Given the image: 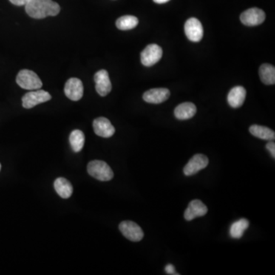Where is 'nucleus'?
<instances>
[{"label": "nucleus", "instance_id": "1", "mask_svg": "<svg viewBox=\"0 0 275 275\" xmlns=\"http://www.w3.org/2000/svg\"><path fill=\"white\" fill-rule=\"evenodd\" d=\"M25 6L26 13L35 19L56 16L61 11L59 5L52 0H31Z\"/></svg>", "mask_w": 275, "mask_h": 275}, {"label": "nucleus", "instance_id": "2", "mask_svg": "<svg viewBox=\"0 0 275 275\" xmlns=\"http://www.w3.org/2000/svg\"><path fill=\"white\" fill-rule=\"evenodd\" d=\"M87 171L91 177L100 181H109L113 178V171L103 161H92L87 165Z\"/></svg>", "mask_w": 275, "mask_h": 275}, {"label": "nucleus", "instance_id": "3", "mask_svg": "<svg viewBox=\"0 0 275 275\" xmlns=\"http://www.w3.org/2000/svg\"><path fill=\"white\" fill-rule=\"evenodd\" d=\"M16 83L20 87L28 90L39 89L42 86V82L36 73L30 70H21L16 77Z\"/></svg>", "mask_w": 275, "mask_h": 275}, {"label": "nucleus", "instance_id": "4", "mask_svg": "<svg viewBox=\"0 0 275 275\" xmlns=\"http://www.w3.org/2000/svg\"><path fill=\"white\" fill-rule=\"evenodd\" d=\"M52 99V96L47 91L42 89H35L25 94L22 97V106L26 109H32L37 105L45 103Z\"/></svg>", "mask_w": 275, "mask_h": 275}, {"label": "nucleus", "instance_id": "5", "mask_svg": "<svg viewBox=\"0 0 275 275\" xmlns=\"http://www.w3.org/2000/svg\"><path fill=\"white\" fill-rule=\"evenodd\" d=\"M163 55V51L160 46L155 44H148L141 53V61L144 66L151 67L157 64Z\"/></svg>", "mask_w": 275, "mask_h": 275}, {"label": "nucleus", "instance_id": "6", "mask_svg": "<svg viewBox=\"0 0 275 275\" xmlns=\"http://www.w3.org/2000/svg\"><path fill=\"white\" fill-rule=\"evenodd\" d=\"M119 228L122 234L132 242H139L143 239V231L135 222L132 221H123L120 224Z\"/></svg>", "mask_w": 275, "mask_h": 275}, {"label": "nucleus", "instance_id": "7", "mask_svg": "<svg viewBox=\"0 0 275 275\" xmlns=\"http://www.w3.org/2000/svg\"><path fill=\"white\" fill-rule=\"evenodd\" d=\"M240 20L246 26H259L265 21V13L259 8H251L241 14Z\"/></svg>", "mask_w": 275, "mask_h": 275}, {"label": "nucleus", "instance_id": "8", "mask_svg": "<svg viewBox=\"0 0 275 275\" xmlns=\"http://www.w3.org/2000/svg\"><path fill=\"white\" fill-rule=\"evenodd\" d=\"M209 165V159L204 154H197L191 157L185 165L184 174L186 176H193L201 170L206 168Z\"/></svg>", "mask_w": 275, "mask_h": 275}, {"label": "nucleus", "instance_id": "9", "mask_svg": "<svg viewBox=\"0 0 275 275\" xmlns=\"http://www.w3.org/2000/svg\"><path fill=\"white\" fill-rule=\"evenodd\" d=\"M185 31L186 36L190 41L199 42L203 38V26L197 18H189L185 23Z\"/></svg>", "mask_w": 275, "mask_h": 275}, {"label": "nucleus", "instance_id": "10", "mask_svg": "<svg viewBox=\"0 0 275 275\" xmlns=\"http://www.w3.org/2000/svg\"><path fill=\"white\" fill-rule=\"evenodd\" d=\"M96 90L101 97H106L112 90V83L106 70H100L94 75Z\"/></svg>", "mask_w": 275, "mask_h": 275}, {"label": "nucleus", "instance_id": "11", "mask_svg": "<svg viewBox=\"0 0 275 275\" xmlns=\"http://www.w3.org/2000/svg\"><path fill=\"white\" fill-rule=\"evenodd\" d=\"M66 97L72 101H78L83 97V86L81 80L78 78L69 79L64 86Z\"/></svg>", "mask_w": 275, "mask_h": 275}, {"label": "nucleus", "instance_id": "12", "mask_svg": "<svg viewBox=\"0 0 275 275\" xmlns=\"http://www.w3.org/2000/svg\"><path fill=\"white\" fill-rule=\"evenodd\" d=\"M94 132L98 136L110 138L115 134V128L108 119L99 117L93 123Z\"/></svg>", "mask_w": 275, "mask_h": 275}, {"label": "nucleus", "instance_id": "13", "mask_svg": "<svg viewBox=\"0 0 275 275\" xmlns=\"http://www.w3.org/2000/svg\"><path fill=\"white\" fill-rule=\"evenodd\" d=\"M169 97V89L167 88H155L146 91L143 94V100L148 103L159 104L166 101Z\"/></svg>", "mask_w": 275, "mask_h": 275}, {"label": "nucleus", "instance_id": "14", "mask_svg": "<svg viewBox=\"0 0 275 275\" xmlns=\"http://www.w3.org/2000/svg\"><path fill=\"white\" fill-rule=\"evenodd\" d=\"M208 212L207 207L201 200H194L189 203L185 210V219L187 221H191L197 217L205 216Z\"/></svg>", "mask_w": 275, "mask_h": 275}, {"label": "nucleus", "instance_id": "15", "mask_svg": "<svg viewBox=\"0 0 275 275\" xmlns=\"http://www.w3.org/2000/svg\"><path fill=\"white\" fill-rule=\"evenodd\" d=\"M246 97V90L243 86H237L233 87L228 94V104L233 108H239L243 105Z\"/></svg>", "mask_w": 275, "mask_h": 275}, {"label": "nucleus", "instance_id": "16", "mask_svg": "<svg viewBox=\"0 0 275 275\" xmlns=\"http://www.w3.org/2000/svg\"><path fill=\"white\" fill-rule=\"evenodd\" d=\"M197 112V107L192 103H184L174 109V116L177 120H187L193 118Z\"/></svg>", "mask_w": 275, "mask_h": 275}, {"label": "nucleus", "instance_id": "17", "mask_svg": "<svg viewBox=\"0 0 275 275\" xmlns=\"http://www.w3.org/2000/svg\"><path fill=\"white\" fill-rule=\"evenodd\" d=\"M55 191L60 197L67 199L71 197L73 194V187L67 179L59 177L56 179L54 184Z\"/></svg>", "mask_w": 275, "mask_h": 275}, {"label": "nucleus", "instance_id": "18", "mask_svg": "<svg viewBox=\"0 0 275 275\" xmlns=\"http://www.w3.org/2000/svg\"><path fill=\"white\" fill-rule=\"evenodd\" d=\"M249 132L255 137L263 139V140L274 141L275 139L274 131L265 126L253 125L249 128Z\"/></svg>", "mask_w": 275, "mask_h": 275}, {"label": "nucleus", "instance_id": "19", "mask_svg": "<svg viewBox=\"0 0 275 275\" xmlns=\"http://www.w3.org/2000/svg\"><path fill=\"white\" fill-rule=\"evenodd\" d=\"M259 77L266 85L275 83V67L269 64H264L259 68Z\"/></svg>", "mask_w": 275, "mask_h": 275}, {"label": "nucleus", "instance_id": "20", "mask_svg": "<svg viewBox=\"0 0 275 275\" xmlns=\"http://www.w3.org/2000/svg\"><path fill=\"white\" fill-rule=\"evenodd\" d=\"M248 226H249V222L246 219H239L233 222V225L230 227V236L233 239H240Z\"/></svg>", "mask_w": 275, "mask_h": 275}, {"label": "nucleus", "instance_id": "21", "mask_svg": "<svg viewBox=\"0 0 275 275\" xmlns=\"http://www.w3.org/2000/svg\"><path fill=\"white\" fill-rule=\"evenodd\" d=\"M71 148L74 152H80L83 149L85 143V135L80 130H74L69 138Z\"/></svg>", "mask_w": 275, "mask_h": 275}, {"label": "nucleus", "instance_id": "22", "mask_svg": "<svg viewBox=\"0 0 275 275\" xmlns=\"http://www.w3.org/2000/svg\"><path fill=\"white\" fill-rule=\"evenodd\" d=\"M139 24V19L133 15H124L117 19L116 25L120 30H131L136 27Z\"/></svg>", "mask_w": 275, "mask_h": 275}, {"label": "nucleus", "instance_id": "23", "mask_svg": "<svg viewBox=\"0 0 275 275\" xmlns=\"http://www.w3.org/2000/svg\"><path fill=\"white\" fill-rule=\"evenodd\" d=\"M267 149L269 151V152L271 153V156H272L273 158H275V144L272 141H270L268 144L266 145Z\"/></svg>", "mask_w": 275, "mask_h": 275}, {"label": "nucleus", "instance_id": "24", "mask_svg": "<svg viewBox=\"0 0 275 275\" xmlns=\"http://www.w3.org/2000/svg\"><path fill=\"white\" fill-rule=\"evenodd\" d=\"M12 4L15 6H26L27 3H29L31 0H9Z\"/></svg>", "mask_w": 275, "mask_h": 275}, {"label": "nucleus", "instance_id": "25", "mask_svg": "<svg viewBox=\"0 0 275 275\" xmlns=\"http://www.w3.org/2000/svg\"><path fill=\"white\" fill-rule=\"evenodd\" d=\"M165 272L168 274H178L176 273L175 268L172 265H168L165 267Z\"/></svg>", "mask_w": 275, "mask_h": 275}, {"label": "nucleus", "instance_id": "26", "mask_svg": "<svg viewBox=\"0 0 275 275\" xmlns=\"http://www.w3.org/2000/svg\"><path fill=\"white\" fill-rule=\"evenodd\" d=\"M154 3H157V4H163V3H168L170 0H153Z\"/></svg>", "mask_w": 275, "mask_h": 275}, {"label": "nucleus", "instance_id": "27", "mask_svg": "<svg viewBox=\"0 0 275 275\" xmlns=\"http://www.w3.org/2000/svg\"><path fill=\"white\" fill-rule=\"evenodd\" d=\"M0 170H1V165H0Z\"/></svg>", "mask_w": 275, "mask_h": 275}]
</instances>
